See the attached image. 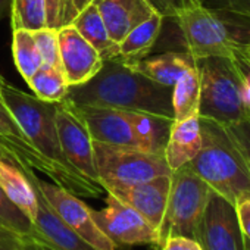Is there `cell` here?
<instances>
[{
	"mask_svg": "<svg viewBox=\"0 0 250 250\" xmlns=\"http://www.w3.org/2000/svg\"><path fill=\"white\" fill-rule=\"evenodd\" d=\"M63 102L74 106L145 112L174 119L172 87H165L121 59L103 61L99 72L80 85H69Z\"/></svg>",
	"mask_w": 250,
	"mask_h": 250,
	"instance_id": "6da1fadb",
	"label": "cell"
},
{
	"mask_svg": "<svg viewBox=\"0 0 250 250\" xmlns=\"http://www.w3.org/2000/svg\"><path fill=\"white\" fill-rule=\"evenodd\" d=\"M0 97L9 107L31 145L55 164L78 188L81 197H99L104 188L80 174L65 158L56 125V103L24 93L6 80L0 85Z\"/></svg>",
	"mask_w": 250,
	"mask_h": 250,
	"instance_id": "7a4b0ae2",
	"label": "cell"
},
{
	"mask_svg": "<svg viewBox=\"0 0 250 250\" xmlns=\"http://www.w3.org/2000/svg\"><path fill=\"white\" fill-rule=\"evenodd\" d=\"M200 127L203 136L202 149L187 165L212 191L234 206L250 199V172L224 127L202 116Z\"/></svg>",
	"mask_w": 250,
	"mask_h": 250,
	"instance_id": "3957f363",
	"label": "cell"
},
{
	"mask_svg": "<svg viewBox=\"0 0 250 250\" xmlns=\"http://www.w3.org/2000/svg\"><path fill=\"white\" fill-rule=\"evenodd\" d=\"M186 52L196 61L219 56L234 58L250 46V18L208 6L196 8L177 18Z\"/></svg>",
	"mask_w": 250,
	"mask_h": 250,
	"instance_id": "277c9868",
	"label": "cell"
},
{
	"mask_svg": "<svg viewBox=\"0 0 250 250\" xmlns=\"http://www.w3.org/2000/svg\"><path fill=\"white\" fill-rule=\"evenodd\" d=\"M200 75L199 116L219 125L234 124L249 115L241 97L240 72L234 58H205L197 61Z\"/></svg>",
	"mask_w": 250,
	"mask_h": 250,
	"instance_id": "5b68a950",
	"label": "cell"
},
{
	"mask_svg": "<svg viewBox=\"0 0 250 250\" xmlns=\"http://www.w3.org/2000/svg\"><path fill=\"white\" fill-rule=\"evenodd\" d=\"M210 193V187L188 165L172 171L168 203L159 228V244L175 235L199 240V227Z\"/></svg>",
	"mask_w": 250,
	"mask_h": 250,
	"instance_id": "8992f818",
	"label": "cell"
},
{
	"mask_svg": "<svg viewBox=\"0 0 250 250\" xmlns=\"http://www.w3.org/2000/svg\"><path fill=\"white\" fill-rule=\"evenodd\" d=\"M94 165L102 187L104 184L143 183L172 174L165 155L96 142Z\"/></svg>",
	"mask_w": 250,
	"mask_h": 250,
	"instance_id": "52a82bcc",
	"label": "cell"
},
{
	"mask_svg": "<svg viewBox=\"0 0 250 250\" xmlns=\"http://www.w3.org/2000/svg\"><path fill=\"white\" fill-rule=\"evenodd\" d=\"M21 169L36 183L55 213L81 238H84L96 250H118V246L100 229V227L94 221L93 210L78 196L72 194L71 191L55 183L40 180L31 168Z\"/></svg>",
	"mask_w": 250,
	"mask_h": 250,
	"instance_id": "ba28073f",
	"label": "cell"
},
{
	"mask_svg": "<svg viewBox=\"0 0 250 250\" xmlns=\"http://www.w3.org/2000/svg\"><path fill=\"white\" fill-rule=\"evenodd\" d=\"M100 229L116 246H159L158 231L134 209L106 193V206L93 210Z\"/></svg>",
	"mask_w": 250,
	"mask_h": 250,
	"instance_id": "9c48e42d",
	"label": "cell"
},
{
	"mask_svg": "<svg viewBox=\"0 0 250 250\" xmlns=\"http://www.w3.org/2000/svg\"><path fill=\"white\" fill-rule=\"evenodd\" d=\"M0 143H2L12 155L15 164L21 168H31L33 171L43 172L55 184L63 187L72 194L80 196L75 184L47 158H44L28 140L21 125L0 97Z\"/></svg>",
	"mask_w": 250,
	"mask_h": 250,
	"instance_id": "30bf717a",
	"label": "cell"
},
{
	"mask_svg": "<svg viewBox=\"0 0 250 250\" xmlns=\"http://www.w3.org/2000/svg\"><path fill=\"white\" fill-rule=\"evenodd\" d=\"M197 241L203 250H244L235 206L215 191L209 196Z\"/></svg>",
	"mask_w": 250,
	"mask_h": 250,
	"instance_id": "8fae6325",
	"label": "cell"
},
{
	"mask_svg": "<svg viewBox=\"0 0 250 250\" xmlns=\"http://www.w3.org/2000/svg\"><path fill=\"white\" fill-rule=\"evenodd\" d=\"M56 125L66 161L85 178L99 183L94 165V142L81 118L63 102H56Z\"/></svg>",
	"mask_w": 250,
	"mask_h": 250,
	"instance_id": "7c38bea8",
	"label": "cell"
},
{
	"mask_svg": "<svg viewBox=\"0 0 250 250\" xmlns=\"http://www.w3.org/2000/svg\"><path fill=\"white\" fill-rule=\"evenodd\" d=\"M66 104L85 124L93 142L143 150V146L131 124L128 110L94 106H74L69 103Z\"/></svg>",
	"mask_w": 250,
	"mask_h": 250,
	"instance_id": "4fadbf2b",
	"label": "cell"
},
{
	"mask_svg": "<svg viewBox=\"0 0 250 250\" xmlns=\"http://www.w3.org/2000/svg\"><path fill=\"white\" fill-rule=\"evenodd\" d=\"M104 193L112 194L140 213L159 234V228L165 215L171 175H162L149 181L134 184H104Z\"/></svg>",
	"mask_w": 250,
	"mask_h": 250,
	"instance_id": "5bb4252c",
	"label": "cell"
},
{
	"mask_svg": "<svg viewBox=\"0 0 250 250\" xmlns=\"http://www.w3.org/2000/svg\"><path fill=\"white\" fill-rule=\"evenodd\" d=\"M62 72L69 85L93 78L103 65L99 52L69 24L58 30Z\"/></svg>",
	"mask_w": 250,
	"mask_h": 250,
	"instance_id": "9a60e30c",
	"label": "cell"
},
{
	"mask_svg": "<svg viewBox=\"0 0 250 250\" xmlns=\"http://www.w3.org/2000/svg\"><path fill=\"white\" fill-rule=\"evenodd\" d=\"M109 31L110 39L119 44L131 30L153 15L146 0H93Z\"/></svg>",
	"mask_w": 250,
	"mask_h": 250,
	"instance_id": "2e32d148",
	"label": "cell"
},
{
	"mask_svg": "<svg viewBox=\"0 0 250 250\" xmlns=\"http://www.w3.org/2000/svg\"><path fill=\"white\" fill-rule=\"evenodd\" d=\"M24 172V171H22ZM27 177V175H25ZM36 188L39 200V213L36 216L34 225L42 232V235L49 243V247L53 250H96L84 238H81L75 231H72L50 208V205L43 197L42 191L36 183L27 177Z\"/></svg>",
	"mask_w": 250,
	"mask_h": 250,
	"instance_id": "e0dca14e",
	"label": "cell"
},
{
	"mask_svg": "<svg viewBox=\"0 0 250 250\" xmlns=\"http://www.w3.org/2000/svg\"><path fill=\"white\" fill-rule=\"evenodd\" d=\"M202 145L203 136L199 115L183 121H174L164 153L171 171H177L187 165L200 152Z\"/></svg>",
	"mask_w": 250,
	"mask_h": 250,
	"instance_id": "ac0fdd59",
	"label": "cell"
},
{
	"mask_svg": "<svg viewBox=\"0 0 250 250\" xmlns=\"http://www.w3.org/2000/svg\"><path fill=\"white\" fill-rule=\"evenodd\" d=\"M130 65L147 78L165 87H174V84L180 80L183 74L197 65V61L188 52L184 50L167 52L150 58L146 56Z\"/></svg>",
	"mask_w": 250,
	"mask_h": 250,
	"instance_id": "d6986e66",
	"label": "cell"
},
{
	"mask_svg": "<svg viewBox=\"0 0 250 250\" xmlns=\"http://www.w3.org/2000/svg\"><path fill=\"white\" fill-rule=\"evenodd\" d=\"M0 187L33 222L39 213L37 193L22 169L8 158H0Z\"/></svg>",
	"mask_w": 250,
	"mask_h": 250,
	"instance_id": "ffe728a7",
	"label": "cell"
},
{
	"mask_svg": "<svg viewBox=\"0 0 250 250\" xmlns=\"http://www.w3.org/2000/svg\"><path fill=\"white\" fill-rule=\"evenodd\" d=\"M0 231L18 240L27 250H37L49 243L37 229L34 222L9 200L0 187Z\"/></svg>",
	"mask_w": 250,
	"mask_h": 250,
	"instance_id": "44dd1931",
	"label": "cell"
},
{
	"mask_svg": "<svg viewBox=\"0 0 250 250\" xmlns=\"http://www.w3.org/2000/svg\"><path fill=\"white\" fill-rule=\"evenodd\" d=\"M71 25L99 52L103 61L119 58V44L110 39L104 21L93 2L77 14Z\"/></svg>",
	"mask_w": 250,
	"mask_h": 250,
	"instance_id": "7402d4cb",
	"label": "cell"
},
{
	"mask_svg": "<svg viewBox=\"0 0 250 250\" xmlns=\"http://www.w3.org/2000/svg\"><path fill=\"white\" fill-rule=\"evenodd\" d=\"M164 18L153 12V15L131 30L122 42H119V58L127 63H134L147 56V53L155 46L161 30Z\"/></svg>",
	"mask_w": 250,
	"mask_h": 250,
	"instance_id": "603a6c76",
	"label": "cell"
},
{
	"mask_svg": "<svg viewBox=\"0 0 250 250\" xmlns=\"http://www.w3.org/2000/svg\"><path fill=\"white\" fill-rule=\"evenodd\" d=\"M128 115L143 150L164 155L174 119L145 112H128Z\"/></svg>",
	"mask_w": 250,
	"mask_h": 250,
	"instance_id": "cb8c5ba5",
	"label": "cell"
},
{
	"mask_svg": "<svg viewBox=\"0 0 250 250\" xmlns=\"http://www.w3.org/2000/svg\"><path fill=\"white\" fill-rule=\"evenodd\" d=\"M200 107V75L197 65L180 77L172 87L174 121H183L199 115Z\"/></svg>",
	"mask_w": 250,
	"mask_h": 250,
	"instance_id": "d4e9b609",
	"label": "cell"
},
{
	"mask_svg": "<svg viewBox=\"0 0 250 250\" xmlns=\"http://www.w3.org/2000/svg\"><path fill=\"white\" fill-rule=\"evenodd\" d=\"M12 53L21 77L28 81L43 65L33 31L12 30Z\"/></svg>",
	"mask_w": 250,
	"mask_h": 250,
	"instance_id": "484cf974",
	"label": "cell"
},
{
	"mask_svg": "<svg viewBox=\"0 0 250 250\" xmlns=\"http://www.w3.org/2000/svg\"><path fill=\"white\" fill-rule=\"evenodd\" d=\"M30 88L33 90L34 96L46 102H61L66 96L68 91V81L62 72V69L42 65V68L27 81Z\"/></svg>",
	"mask_w": 250,
	"mask_h": 250,
	"instance_id": "4316f807",
	"label": "cell"
},
{
	"mask_svg": "<svg viewBox=\"0 0 250 250\" xmlns=\"http://www.w3.org/2000/svg\"><path fill=\"white\" fill-rule=\"evenodd\" d=\"M12 30L37 31L47 27L46 0H12Z\"/></svg>",
	"mask_w": 250,
	"mask_h": 250,
	"instance_id": "83f0119b",
	"label": "cell"
},
{
	"mask_svg": "<svg viewBox=\"0 0 250 250\" xmlns=\"http://www.w3.org/2000/svg\"><path fill=\"white\" fill-rule=\"evenodd\" d=\"M33 37L39 47L40 56L44 65L62 69L61 66V55H59V39L58 30L44 27L42 30L33 31Z\"/></svg>",
	"mask_w": 250,
	"mask_h": 250,
	"instance_id": "f1b7e54d",
	"label": "cell"
},
{
	"mask_svg": "<svg viewBox=\"0 0 250 250\" xmlns=\"http://www.w3.org/2000/svg\"><path fill=\"white\" fill-rule=\"evenodd\" d=\"M227 136L238 149L240 155L243 156L246 167L250 172V116L237 121L234 124L222 125Z\"/></svg>",
	"mask_w": 250,
	"mask_h": 250,
	"instance_id": "f546056e",
	"label": "cell"
},
{
	"mask_svg": "<svg viewBox=\"0 0 250 250\" xmlns=\"http://www.w3.org/2000/svg\"><path fill=\"white\" fill-rule=\"evenodd\" d=\"M152 11L162 18H177L196 8L205 6L208 0H146Z\"/></svg>",
	"mask_w": 250,
	"mask_h": 250,
	"instance_id": "4dcf8cb0",
	"label": "cell"
},
{
	"mask_svg": "<svg viewBox=\"0 0 250 250\" xmlns=\"http://www.w3.org/2000/svg\"><path fill=\"white\" fill-rule=\"evenodd\" d=\"M66 0H46V21L49 28L59 30L65 24Z\"/></svg>",
	"mask_w": 250,
	"mask_h": 250,
	"instance_id": "1f68e13d",
	"label": "cell"
},
{
	"mask_svg": "<svg viewBox=\"0 0 250 250\" xmlns=\"http://www.w3.org/2000/svg\"><path fill=\"white\" fill-rule=\"evenodd\" d=\"M159 250H203L197 240L188 237H168L159 244Z\"/></svg>",
	"mask_w": 250,
	"mask_h": 250,
	"instance_id": "d6a6232c",
	"label": "cell"
},
{
	"mask_svg": "<svg viewBox=\"0 0 250 250\" xmlns=\"http://www.w3.org/2000/svg\"><path fill=\"white\" fill-rule=\"evenodd\" d=\"M213 9H224L246 18H250V0H212Z\"/></svg>",
	"mask_w": 250,
	"mask_h": 250,
	"instance_id": "836d02e7",
	"label": "cell"
},
{
	"mask_svg": "<svg viewBox=\"0 0 250 250\" xmlns=\"http://www.w3.org/2000/svg\"><path fill=\"white\" fill-rule=\"evenodd\" d=\"M235 212H237V218H238V224L243 231V235L250 241V199L240 202L235 206Z\"/></svg>",
	"mask_w": 250,
	"mask_h": 250,
	"instance_id": "e575fe53",
	"label": "cell"
},
{
	"mask_svg": "<svg viewBox=\"0 0 250 250\" xmlns=\"http://www.w3.org/2000/svg\"><path fill=\"white\" fill-rule=\"evenodd\" d=\"M93 0H66V15H65V25H69L72 20L80 14L87 5H90Z\"/></svg>",
	"mask_w": 250,
	"mask_h": 250,
	"instance_id": "d590c367",
	"label": "cell"
},
{
	"mask_svg": "<svg viewBox=\"0 0 250 250\" xmlns=\"http://www.w3.org/2000/svg\"><path fill=\"white\" fill-rule=\"evenodd\" d=\"M0 250H27V247L9 234L0 231Z\"/></svg>",
	"mask_w": 250,
	"mask_h": 250,
	"instance_id": "8d00e7d4",
	"label": "cell"
},
{
	"mask_svg": "<svg viewBox=\"0 0 250 250\" xmlns=\"http://www.w3.org/2000/svg\"><path fill=\"white\" fill-rule=\"evenodd\" d=\"M11 6H12V0H0V21L11 12Z\"/></svg>",
	"mask_w": 250,
	"mask_h": 250,
	"instance_id": "74e56055",
	"label": "cell"
},
{
	"mask_svg": "<svg viewBox=\"0 0 250 250\" xmlns=\"http://www.w3.org/2000/svg\"><path fill=\"white\" fill-rule=\"evenodd\" d=\"M235 56H237V58H238V59H240V61L247 66V68H249V69H250V53H247V52L243 49V50H240Z\"/></svg>",
	"mask_w": 250,
	"mask_h": 250,
	"instance_id": "f35d334b",
	"label": "cell"
},
{
	"mask_svg": "<svg viewBox=\"0 0 250 250\" xmlns=\"http://www.w3.org/2000/svg\"><path fill=\"white\" fill-rule=\"evenodd\" d=\"M0 158H8V159H12L14 161V158H12V155H11V152L2 145V143H0ZM15 162V161H14Z\"/></svg>",
	"mask_w": 250,
	"mask_h": 250,
	"instance_id": "ab89813d",
	"label": "cell"
},
{
	"mask_svg": "<svg viewBox=\"0 0 250 250\" xmlns=\"http://www.w3.org/2000/svg\"><path fill=\"white\" fill-rule=\"evenodd\" d=\"M244 250H250V241L244 237Z\"/></svg>",
	"mask_w": 250,
	"mask_h": 250,
	"instance_id": "60d3db41",
	"label": "cell"
},
{
	"mask_svg": "<svg viewBox=\"0 0 250 250\" xmlns=\"http://www.w3.org/2000/svg\"><path fill=\"white\" fill-rule=\"evenodd\" d=\"M37 250H53V249H50V247H49V244H47V246H42V247H39Z\"/></svg>",
	"mask_w": 250,
	"mask_h": 250,
	"instance_id": "b9f144b4",
	"label": "cell"
},
{
	"mask_svg": "<svg viewBox=\"0 0 250 250\" xmlns=\"http://www.w3.org/2000/svg\"><path fill=\"white\" fill-rule=\"evenodd\" d=\"M3 81H5V78H3L2 75H0V85H2V83H3Z\"/></svg>",
	"mask_w": 250,
	"mask_h": 250,
	"instance_id": "7bdbcfd3",
	"label": "cell"
},
{
	"mask_svg": "<svg viewBox=\"0 0 250 250\" xmlns=\"http://www.w3.org/2000/svg\"><path fill=\"white\" fill-rule=\"evenodd\" d=\"M244 50H246V52H247V53H250V46H247V47H246V49H244Z\"/></svg>",
	"mask_w": 250,
	"mask_h": 250,
	"instance_id": "ee69618b",
	"label": "cell"
}]
</instances>
